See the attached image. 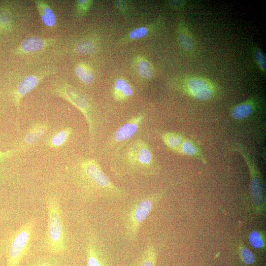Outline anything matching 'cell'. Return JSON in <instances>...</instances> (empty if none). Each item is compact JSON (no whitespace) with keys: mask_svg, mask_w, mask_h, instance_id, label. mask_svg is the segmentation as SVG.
Wrapping results in <instances>:
<instances>
[{"mask_svg":"<svg viewBox=\"0 0 266 266\" xmlns=\"http://www.w3.org/2000/svg\"><path fill=\"white\" fill-rule=\"evenodd\" d=\"M80 197L85 202L102 199L118 201L126 199L127 193L116 186L93 159L81 161L73 173Z\"/></svg>","mask_w":266,"mask_h":266,"instance_id":"6da1fadb","label":"cell"},{"mask_svg":"<svg viewBox=\"0 0 266 266\" xmlns=\"http://www.w3.org/2000/svg\"><path fill=\"white\" fill-rule=\"evenodd\" d=\"M47 220L43 247L48 254L61 256L67 248V233L59 199L50 195L46 200Z\"/></svg>","mask_w":266,"mask_h":266,"instance_id":"7a4b0ae2","label":"cell"},{"mask_svg":"<svg viewBox=\"0 0 266 266\" xmlns=\"http://www.w3.org/2000/svg\"><path fill=\"white\" fill-rule=\"evenodd\" d=\"M164 195L165 191H160L136 198L130 204L123 220L125 235L127 241L131 243L136 241L143 222Z\"/></svg>","mask_w":266,"mask_h":266,"instance_id":"3957f363","label":"cell"},{"mask_svg":"<svg viewBox=\"0 0 266 266\" xmlns=\"http://www.w3.org/2000/svg\"><path fill=\"white\" fill-rule=\"evenodd\" d=\"M36 221L31 218L9 237L5 250V266H19L33 243Z\"/></svg>","mask_w":266,"mask_h":266,"instance_id":"277c9868","label":"cell"},{"mask_svg":"<svg viewBox=\"0 0 266 266\" xmlns=\"http://www.w3.org/2000/svg\"><path fill=\"white\" fill-rule=\"evenodd\" d=\"M51 92L62 98L76 107L85 118L91 138H93L96 126V121L92 106L84 94L70 84L60 82L53 85Z\"/></svg>","mask_w":266,"mask_h":266,"instance_id":"5b68a950","label":"cell"},{"mask_svg":"<svg viewBox=\"0 0 266 266\" xmlns=\"http://www.w3.org/2000/svg\"><path fill=\"white\" fill-rule=\"evenodd\" d=\"M232 150L238 153L245 161L250 175V194L253 207L255 212L263 215L266 209V199L264 183L254 160L240 143L233 145Z\"/></svg>","mask_w":266,"mask_h":266,"instance_id":"8992f818","label":"cell"},{"mask_svg":"<svg viewBox=\"0 0 266 266\" xmlns=\"http://www.w3.org/2000/svg\"><path fill=\"white\" fill-rule=\"evenodd\" d=\"M51 72L52 71L51 69L48 68L29 74L2 89L0 93V96L6 98L12 103L18 113L23 99L33 91Z\"/></svg>","mask_w":266,"mask_h":266,"instance_id":"52a82bcc","label":"cell"},{"mask_svg":"<svg viewBox=\"0 0 266 266\" xmlns=\"http://www.w3.org/2000/svg\"><path fill=\"white\" fill-rule=\"evenodd\" d=\"M127 158L133 171L144 175L156 174L158 166L149 146L141 140H136L128 149Z\"/></svg>","mask_w":266,"mask_h":266,"instance_id":"ba28073f","label":"cell"},{"mask_svg":"<svg viewBox=\"0 0 266 266\" xmlns=\"http://www.w3.org/2000/svg\"><path fill=\"white\" fill-rule=\"evenodd\" d=\"M84 241L87 266H110L107 249L96 231L87 229Z\"/></svg>","mask_w":266,"mask_h":266,"instance_id":"9c48e42d","label":"cell"},{"mask_svg":"<svg viewBox=\"0 0 266 266\" xmlns=\"http://www.w3.org/2000/svg\"><path fill=\"white\" fill-rule=\"evenodd\" d=\"M183 91L189 96L200 101H206L217 96V86L211 80L202 77L188 78L183 83Z\"/></svg>","mask_w":266,"mask_h":266,"instance_id":"30bf717a","label":"cell"},{"mask_svg":"<svg viewBox=\"0 0 266 266\" xmlns=\"http://www.w3.org/2000/svg\"><path fill=\"white\" fill-rule=\"evenodd\" d=\"M57 40L55 38H43L30 36L24 39L14 50L16 55H25L34 53L44 50L54 44Z\"/></svg>","mask_w":266,"mask_h":266,"instance_id":"8fae6325","label":"cell"},{"mask_svg":"<svg viewBox=\"0 0 266 266\" xmlns=\"http://www.w3.org/2000/svg\"><path fill=\"white\" fill-rule=\"evenodd\" d=\"M49 126L45 121L33 123L27 131L17 149L25 150L37 144L47 132Z\"/></svg>","mask_w":266,"mask_h":266,"instance_id":"7c38bea8","label":"cell"},{"mask_svg":"<svg viewBox=\"0 0 266 266\" xmlns=\"http://www.w3.org/2000/svg\"><path fill=\"white\" fill-rule=\"evenodd\" d=\"M144 118V114H138L120 126L113 135V141L120 143L131 138L137 132Z\"/></svg>","mask_w":266,"mask_h":266,"instance_id":"4fadbf2b","label":"cell"},{"mask_svg":"<svg viewBox=\"0 0 266 266\" xmlns=\"http://www.w3.org/2000/svg\"><path fill=\"white\" fill-rule=\"evenodd\" d=\"M72 131V129L68 126L55 130L47 138L46 145L53 149L62 147L68 141Z\"/></svg>","mask_w":266,"mask_h":266,"instance_id":"5bb4252c","label":"cell"},{"mask_svg":"<svg viewBox=\"0 0 266 266\" xmlns=\"http://www.w3.org/2000/svg\"><path fill=\"white\" fill-rule=\"evenodd\" d=\"M157 251L153 243L148 240L132 266H156Z\"/></svg>","mask_w":266,"mask_h":266,"instance_id":"9a60e30c","label":"cell"},{"mask_svg":"<svg viewBox=\"0 0 266 266\" xmlns=\"http://www.w3.org/2000/svg\"><path fill=\"white\" fill-rule=\"evenodd\" d=\"M256 108V101L253 99H249L233 107L231 114L236 120H242L251 116Z\"/></svg>","mask_w":266,"mask_h":266,"instance_id":"2e32d148","label":"cell"},{"mask_svg":"<svg viewBox=\"0 0 266 266\" xmlns=\"http://www.w3.org/2000/svg\"><path fill=\"white\" fill-rule=\"evenodd\" d=\"M40 19L47 27H53L56 23L55 14L49 3L45 0H34Z\"/></svg>","mask_w":266,"mask_h":266,"instance_id":"e0dca14e","label":"cell"},{"mask_svg":"<svg viewBox=\"0 0 266 266\" xmlns=\"http://www.w3.org/2000/svg\"><path fill=\"white\" fill-rule=\"evenodd\" d=\"M177 153L197 159L206 164V159L200 146L193 140L185 138Z\"/></svg>","mask_w":266,"mask_h":266,"instance_id":"ac0fdd59","label":"cell"},{"mask_svg":"<svg viewBox=\"0 0 266 266\" xmlns=\"http://www.w3.org/2000/svg\"><path fill=\"white\" fill-rule=\"evenodd\" d=\"M178 42L180 48L187 52H192L194 49V41L191 33L183 23L178 28Z\"/></svg>","mask_w":266,"mask_h":266,"instance_id":"d6986e66","label":"cell"},{"mask_svg":"<svg viewBox=\"0 0 266 266\" xmlns=\"http://www.w3.org/2000/svg\"><path fill=\"white\" fill-rule=\"evenodd\" d=\"M9 7L0 6V33L13 30L16 24L15 15Z\"/></svg>","mask_w":266,"mask_h":266,"instance_id":"ffe728a7","label":"cell"},{"mask_svg":"<svg viewBox=\"0 0 266 266\" xmlns=\"http://www.w3.org/2000/svg\"><path fill=\"white\" fill-rule=\"evenodd\" d=\"M133 91L131 85L124 79L119 78L115 81L113 95L117 100H124L131 97Z\"/></svg>","mask_w":266,"mask_h":266,"instance_id":"44dd1931","label":"cell"},{"mask_svg":"<svg viewBox=\"0 0 266 266\" xmlns=\"http://www.w3.org/2000/svg\"><path fill=\"white\" fill-rule=\"evenodd\" d=\"M162 139L166 145L172 151L177 153L185 137L181 133L176 132H166L162 135Z\"/></svg>","mask_w":266,"mask_h":266,"instance_id":"7402d4cb","label":"cell"},{"mask_svg":"<svg viewBox=\"0 0 266 266\" xmlns=\"http://www.w3.org/2000/svg\"><path fill=\"white\" fill-rule=\"evenodd\" d=\"M75 73L80 80L86 85H91L94 80L93 71L86 63L78 64L75 67Z\"/></svg>","mask_w":266,"mask_h":266,"instance_id":"603a6c76","label":"cell"},{"mask_svg":"<svg viewBox=\"0 0 266 266\" xmlns=\"http://www.w3.org/2000/svg\"><path fill=\"white\" fill-rule=\"evenodd\" d=\"M59 256L48 254L37 257L28 266H66Z\"/></svg>","mask_w":266,"mask_h":266,"instance_id":"cb8c5ba5","label":"cell"},{"mask_svg":"<svg viewBox=\"0 0 266 266\" xmlns=\"http://www.w3.org/2000/svg\"><path fill=\"white\" fill-rule=\"evenodd\" d=\"M249 242L253 248L262 249L265 247L266 237L264 233L254 231L251 232L248 236Z\"/></svg>","mask_w":266,"mask_h":266,"instance_id":"d4e9b609","label":"cell"},{"mask_svg":"<svg viewBox=\"0 0 266 266\" xmlns=\"http://www.w3.org/2000/svg\"><path fill=\"white\" fill-rule=\"evenodd\" d=\"M96 50V46L93 41L89 39H84L79 42L75 47L76 53L80 55H88L93 53Z\"/></svg>","mask_w":266,"mask_h":266,"instance_id":"484cf974","label":"cell"},{"mask_svg":"<svg viewBox=\"0 0 266 266\" xmlns=\"http://www.w3.org/2000/svg\"><path fill=\"white\" fill-rule=\"evenodd\" d=\"M137 69L139 74L146 79L151 78L154 74L153 67L145 59L141 58L137 62Z\"/></svg>","mask_w":266,"mask_h":266,"instance_id":"4316f807","label":"cell"},{"mask_svg":"<svg viewBox=\"0 0 266 266\" xmlns=\"http://www.w3.org/2000/svg\"><path fill=\"white\" fill-rule=\"evenodd\" d=\"M254 55L255 61L261 70L265 72L266 69V58L264 52L258 47L254 49Z\"/></svg>","mask_w":266,"mask_h":266,"instance_id":"83f0119b","label":"cell"},{"mask_svg":"<svg viewBox=\"0 0 266 266\" xmlns=\"http://www.w3.org/2000/svg\"><path fill=\"white\" fill-rule=\"evenodd\" d=\"M92 0H78L75 2V9L76 13L80 15H83L90 9L92 4Z\"/></svg>","mask_w":266,"mask_h":266,"instance_id":"f1b7e54d","label":"cell"},{"mask_svg":"<svg viewBox=\"0 0 266 266\" xmlns=\"http://www.w3.org/2000/svg\"><path fill=\"white\" fill-rule=\"evenodd\" d=\"M239 252L241 258L245 264L251 265L254 263V256L251 251L246 246H240Z\"/></svg>","mask_w":266,"mask_h":266,"instance_id":"f546056e","label":"cell"},{"mask_svg":"<svg viewBox=\"0 0 266 266\" xmlns=\"http://www.w3.org/2000/svg\"><path fill=\"white\" fill-rule=\"evenodd\" d=\"M147 32L148 30L146 28H138L132 31L129 34V37L132 39L141 38L146 35Z\"/></svg>","mask_w":266,"mask_h":266,"instance_id":"4dcf8cb0","label":"cell"},{"mask_svg":"<svg viewBox=\"0 0 266 266\" xmlns=\"http://www.w3.org/2000/svg\"><path fill=\"white\" fill-rule=\"evenodd\" d=\"M19 152L20 151L17 149H12L6 151L0 150V164Z\"/></svg>","mask_w":266,"mask_h":266,"instance_id":"1f68e13d","label":"cell"},{"mask_svg":"<svg viewBox=\"0 0 266 266\" xmlns=\"http://www.w3.org/2000/svg\"><path fill=\"white\" fill-rule=\"evenodd\" d=\"M169 5L174 9H179L184 7L186 4L184 0H169Z\"/></svg>","mask_w":266,"mask_h":266,"instance_id":"d6a6232c","label":"cell"}]
</instances>
